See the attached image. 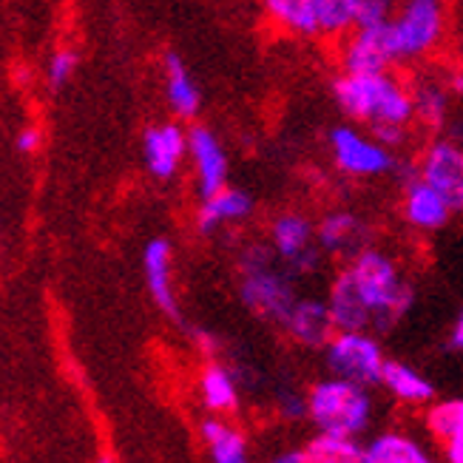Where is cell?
I'll return each mask as SVG.
<instances>
[{
  "label": "cell",
  "mask_w": 463,
  "mask_h": 463,
  "mask_svg": "<svg viewBox=\"0 0 463 463\" xmlns=\"http://www.w3.org/2000/svg\"><path fill=\"white\" fill-rule=\"evenodd\" d=\"M392 14H395V0H358L355 4V26L390 24Z\"/></svg>",
  "instance_id": "29"
},
{
  "label": "cell",
  "mask_w": 463,
  "mask_h": 463,
  "mask_svg": "<svg viewBox=\"0 0 463 463\" xmlns=\"http://www.w3.org/2000/svg\"><path fill=\"white\" fill-rule=\"evenodd\" d=\"M401 216L412 231L432 233L449 225V219L455 216L452 205L447 203V196L440 194L435 185H430L424 176L418 174V168L404 174V191H401Z\"/></svg>",
  "instance_id": "11"
},
{
  "label": "cell",
  "mask_w": 463,
  "mask_h": 463,
  "mask_svg": "<svg viewBox=\"0 0 463 463\" xmlns=\"http://www.w3.org/2000/svg\"><path fill=\"white\" fill-rule=\"evenodd\" d=\"M430 460H432L430 449L418 438L398 430H387L370 438L364 444V455H361V463H430Z\"/></svg>",
  "instance_id": "22"
},
{
  "label": "cell",
  "mask_w": 463,
  "mask_h": 463,
  "mask_svg": "<svg viewBox=\"0 0 463 463\" xmlns=\"http://www.w3.org/2000/svg\"><path fill=\"white\" fill-rule=\"evenodd\" d=\"M449 350L463 353V310L455 316L452 321V330H449Z\"/></svg>",
  "instance_id": "33"
},
{
  "label": "cell",
  "mask_w": 463,
  "mask_h": 463,
  "mask_svg": "<svg viewBox=\"0 0 463 463\" xmlns=\"http://www.w3.org/2000/svg\"><path fill=\"white\" fill-rule=\"evenodd\" d=\"M253 196L241 188H219L211 196H203V205L196 208V228L199 233H216L225 225H239L253 216Z\"/></svg>",
  "instance_id": "18"
},
{
  "label": "cell",
  "mask_w": 463,
  "mask_h": 463,
  "mask_svg": "<svg viewBox=\"0 0 463 463\" xmlns=\"http://www.w3.org/2000/svg\"><path fill=\"white\" fill-rule=\"evenodd\" d=\"M305 449L310 463H361V455H364V447L358 444L355 435L325 430H316Z\"/></svg>",
  "instance_id": "27"
},
{
  "label": "cell",
  "mask_w": 463,
  "mask_h": 463,
  "mask_svg": "<svg viewBox=\"0 0 463 463\" xmlns=\"http://www.w3.org/2000/svg\"><path fill=\"white\" fill-rule=\"evenodd\" d=\"M444 0H404L390 20L398 63L427 57L444 37Z\"/></svg>",
  "instance_id": "7"
},
{
  "label": "cell",
  "mask_w": 463,
  "mask_h": 463,
  "mask_svg": "<svg viewBox=\"0 0 463 463\" xmlns=\"http://www.w3.org/2000/svg\"><path fill=\"white\" fill-rule=\"evenodd\" d=\"M318 248L333 259H353L361 253L373 239L367 219H361L353 211H327L316 222Z\"/></svg>",
  "instance_id": "12"
},
{
  "label": "cell",
  "mask_w": 463,
  "mask_h": 463,
  "mask_svg": "<svg viewBox=\"0 0 463 463\" xmlns=\"http://www.w3.org/2000/svg\"><path fill=\"white\" fill-rule=\"evenodd\" d=\"M239 298L253 316L281 325L296 305V276L281 265L270 245H250L239 256Z\"/></svg>",
  "instance_id": "3"
},
{
  "label": "cell",
  "mask_w": 463,
  "mask_h": 463,
  "mask_svg": "<svg viewBox=\"0 0 463 463\" xmlns=\"http://www.w3.org/2000/svg\"><path fill=\"white\" fill-rule=\"evenodd\" d=\"M333 99L353 123L378 128H412L415 103L410 83L392 71L350 74L341 71L333 80Z\"/></svg>",
  "instance_id": "1"
},
{
  "label": "cell",
  "mask_w": 463,
  "mask_h": 463,
  "mask_svg": "<svg viewBox=\"0 0 463 463\" xmlns=\"http://www.w3.org/2000/svg\"><path fill=\"white\" fill-rule=\"evenodd\" d=\"M143 273H146V285H148L154 305L163 310L171 321L183 318L179 305H176V293H174V279H171L174 276V248H171L168 239L156 236L146 245Z\"/></svg>",
  "instance_id": "15"
},
{
  "label": "cell",
  "mask_w": 463,
  "mask_h": 463,
  "mask_svg": "<svg viewBox=\"0 0 463 463\" xmlns=\"http://www.w3.org/2000/svg\"><path fill=\"white\" fill-rule=\"evenodd\" d=\"M199 438L213 463H245L248 460V438L239 427H233L225 415H211L199 427Z\"/></svg>",
  "instance_id": "23"
},
{
  "label": "cell",
  "mask_w": 463,
  "mask_h": 463,
  "mask_svg": "<svg viewBox=\"0 0 463 463\" xmlns=\"http://www.w3.org/2000/svg\"><path fill=\"white\" fill-rule=\"evenodd\" d=\"M270 241L273 253L293 276H316L325 265V250L318 248L316 225L307 216L288 211L270 222Z\"/></svg>",
  "instance_id": "8"
},
{
  "label": "cell",
  "mask_w": 463,
  "mask_h": 463,
  "mask_svg": "<svg viewBox=\"0 0 463 463\" xmlns=\"http://www.w3.org/2000/svg\"><path fill=\"white\" fill-rule=\"evenodd\" d=\"M381 387H384L398 404H407V407H427L435 401L432 381L420 370L404 364V361L387 358L384 373H381Z\"/></svg>",
  "instance_id": "21"
},
{
  "label": "cell",
  "mask_w": 463,
  "mask_h": 463,
  "mask_svg": "<svg viewBox=\"0 0 463 463\" xmlns=\"http://www.w3.org/2000/svg\"><path fill=\"white\" fill-rule=\"evenodd\" d=\"M307 418L316 430L364 435L373 420L370 387L358 381L327 375L307 390Z\"/></svg>",
  "instance_id": "4"
},
{
  "label": "cell",
  "mask_w": 463,
  "mask_h": 463,
  "mask_svg": "<svg viewBox=\"0 0 463 463\" xmlns=\"http://www.w3.org/2000/svg\"><path fill=\"white\" fill-rule=\"evenodd\" d=\"M273 460H276V463H310V458H307V449H305V447L285 449V452H279Z\"/></svg>",
  "instance_id": "34"
},
{
  "label": "cell",
  "mask_w": 463,
  "mask_h": 463,
  "mask_svg": "<svg viewBox=\"0 0 463 463\" xmlns=\"http://www.w3.org/2000/svg\"><path fill=\"white\" fill-rule=\"evenodd\" d=\"M358 0H316L318 32L327 37H345L355 26Z\"/></svg>",
  "instance_id": "28"
},
{
  "label": "cell",
  "mask_w": 463,
  "mask_h": 463,
  "mask_svg": "<svg viewBox=\"0 0 463 463\" xmlns=\"http://www.w3.org/2000/svg\"><path fill=\"white\" fill-rule=\"evenodd\" d=\"M165 97L171 111L183 119L196 117L199 109H203V94H199L196 80L191 77L185 60L176 52L165 54Z\"/></svg>",
  "instance_id": "25"
},
{
  "label": "cell",
  "mask_w": 463,
  "mask_h": 463,
  "mask_svg": "<svg viewBox=\"0 0 463 463\" xmlns=\"http://www.w3.org/2000/svg\"><path fill=\"white\" fill-rule=\"evenodd\" d=\"M327 148L333 165L355 179H378L401 171L395 148L384 146L373 131H361L355 126H335L327 134Z\"/></svg>",
  "instance_id": "5"
},
{
  "label": "cell",
  "mask_w": 463,
  "mask_h": 463,
  "mask_svg": "<svg viewBox=\"0 0 463 463\" xmlns=\"http://www.w3.org/2000/svg\"><path fill=\"white\" fill-rule=\"evenodd\" d=\"M341 270L350 276L355 290L373 310L375 333H387L412 310L415 288L404 279L398 261L387 250L367 245L361 253L347 259V265Z\"/></svg>",
  "instance_id": "2"
},
{
  "label": "cell",
  "mask_w": 463,
  "mask_h": 463,
  "mask_svg": "<svg viewBox=\"0 0 463 463\" xmlns=\"http://www.w3.org/2000/svg\"><path fill=\"white\" fill-rule=\"evenodd\" d=\"M261 9L273 24L296 37H313L318 32L316 0H261Z\"/></svg>",
  "instance_id": "26"
},
{
  "label": "cell",
  "mask_w": 463,
  "mask_h": 463,
  "mask_svg": "<svg viewBox=\"0 0 463 463\" xmlns=\"http://www.w3.org/2000/svg\"><path fill=\"white\" fill-rule=\"evenodd\" d=\"M452 86H455V91H458V94H463V66H460V69H458V74L452 77Z\"/></svg>",
  "instance_id": "35"
},
{
  "label": "cell",
  "mask_w": 463,
  "mask_h": 463,
  "mask_svg": "<svg viewBox=\"0 0 463 463\" xmlns=\"http://www.w3.org/2000/svg\"><path fill=\"white\" fill-rule=\"evenodd\" d=\"M188 154V131L176 123L151 126L143 134V156L146 168L156 179H174Z\"/></svg>",
  "instance_id": "16"
},
{
  "label": "cell",
  "mask_w": 463,
  "mask_h": 463,
  "mask_svg": "<svg viewBox=\"0 0 463 463\" xmlns=\"http://www.w3.org/2000/svg\"><path fill=\"white\" fill-rule=\"evenodd\" d=\"M199 398L208 412L213 415H233L239 410V381L236 373L219 361L205 364L203 375H199Z\"/></svg>",
  "instance_id": "24"
},
{
  "label": "cell",
  "mask_w": 463,
  "mask_h": 463,
  "mask_svg": "<svg viewBox=\"0 0 463 463\" xmlns=\"http://www.w3.org/2000/svg\"><path fill=\"white\" fill-rule=\"evenodd\" d=\"M418 174L447 196L455 213H463V146L449 137L432 139L418 159Z\"/></svg>",
  "instance_id": "10"
},
{
  "label": "cell",
  "mask_w": 463,
  "mask_h": 463,
  "mask_svg": "<svg viewBox=\"0 0 463 463\" xmlns=\"http://www.w3.org/2000/svg\"><path fill=\"white\" fill-rule=\"evenodd\" d=\"M392 66H398V52L390 24L355 26L345 34V43H341V71L373 74L392 71Z\"/></svg>",
  "instance_id": "9"
},
{
  "label": "cell",
  "mask_w": 463,
  "mask_h": 463,
  "mask_svg": "<svg viewBox=\"0 0 463 463\" xmlns=\"http://www.w3.org/2000/svg\"><path fill=\"white\" fill-rule=\"evenodd\" d=\"M279 410L285 418L296 420V418H307V392H296V390H285L279 395Z\"/></svg>",
  "instance_id": "31"
},
{
  "label": "cell",
  "mask_w": 463,
  "mask_h": 463,
  "mask_svg": "<svg viewBox=\"0 0 463 463\" xmlns=\"http://www.w3.org/2000/svg\"><path fill=\"white\" fill-rule=\"evenodd\" d=\"M188 154L194 159V171H196V185L203 196L216 194L219 188L228 185V154L219 143V137L205 128V126H194L188 131Z\"/></svg>",
  "instance_id": "14"
},
{
  "label": "cell",
  "mask_w": 463,
  "mask_h": 463,
  "mask_svg": "<svg viewBox=\"0 0 463 463\" xmlns=\"http://www.w3.org/2000/svg\"><path fill=\"white\" fill-rule=\"evenodd\" d=\"M427 430L449 463H463V398L435 401L427 410Z\"/></svg>",
  "instance_id": "20"
},
{
  "label": "cell",
  "mask_w": 463,
  "mask_h": 463,
  "mask_svg": "<svg viewBox=\"0 0 463 463\" xmlns=\"http://www.w3.org/2000/svg\"><path fill=\"white\" fill-rule=\"evenodd\" d=\"M412 103H415V123H420L430 131H440L449 123L452 114V80H444L438 74H418L410 80Z\"/></svg>",
  "instance_id": "17"
},
{
  "label": "cell",
  "mask_w": 463,
  "mask_h": 463,
  "mask_svg": "<svg viewBox=\"0 0 463 463\" xmlns=\"http://www.w3.org/2000/svg\"><path fill=\"white\" fill-rule=\"evenodd\" d=\"M281 330H285L298 347L307 350H325L327 341L335 335V321L330 313L327 298H316L305 296L296 298V305L290 307L288 318L281 321Z\"/></svg>",
  "instance_id": "13"
},
{
  "label": "cell",
  "mask_w": 463,
  "mask_h": 463,
  "mask_svg": "<svg viewBox=\"0 0 463 463\" xmlns=\"http://www.w3.org/2000/svg\"><path fill=\"white\" fill-rule=\"evenodd\" d=\"M17 148L24 151V154H34L37 148H40V131L34 128V126H29V128H24L17 134Z\"/></svg>",
  "instance_id": "32"
},
{
  "label": "cell",
  "mask_w": 463,
  "mask_h": 463,
  "mask_svg": "<svg viewBox=\"0 0 463 463\" xmlns=\"http://www.w3.org/2000/svg\"><path fill=\"white\" fill-rule=\"evenodd\" d=\"M327 305L338 330H373L375 325L373 310L367 307V301L361 298V293L355 290L345 270H338V276L333 279V285L327 290Z\"/></svg>",
  "instance_id": "19"
},
{
  "label": "cell",
  "mask_w": 463,
  "mask_h": 463,
  "mask_svg": "<svg viewBox=\"0 0 463 463\" xmlns=\"http://www.w3.org/2000/svg\"><path fill=\"white\" fill-rule=\"evenodd\" d=\"M77 69V54L71 49H60L52 60H49V86L52 89H63L71 74Z\"/></svg>",
  "instance_id": "30"
},
{
  "label": "cell",
  "mask_w": 463,
  "mask_h": 463,
  "mask_svg": "<svg viewBox=\"0 0 463 463\" xmlns=\"http://www.w3.org/2000/svg\"><path fill=\"white\" fill-rule=\"evenodd\" d=\"M321 353H325V367L330 375L358 381L364 387L381 384L387 355L373 330H335Z\"/></svg>",
  "instance_id": "6"
}]
</instances>
